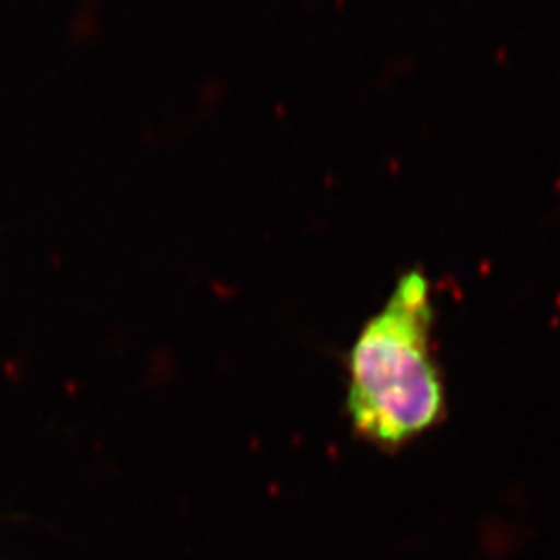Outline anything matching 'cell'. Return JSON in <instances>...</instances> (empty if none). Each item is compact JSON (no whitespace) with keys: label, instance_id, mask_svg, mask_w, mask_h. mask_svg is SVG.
I'll return each mask as SVG.
<instances>
[{"label":"cell","instance_id":"1","mask_svg":"<svg viewBox=\"0 0 560 560\" xmlns=\"http://www.w3.org/2000/svg\"><path fill=\"white\" fill-rule=\"evenodd\" d=\"M434 320L430 280L413 268L349 349L347 418L353 434L378 451L397 453L446 418Z\"/></svg>","mask_w":560,"mask_h":560}]
</instances>
